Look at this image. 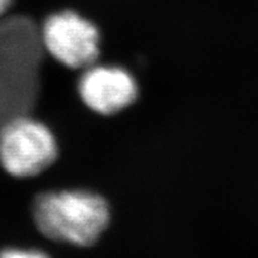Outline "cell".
<instances>
[{"label":"cell","instance_id":"cell-4","mask_svg":"<svg viewBox=\"0 0 258 258\" xmlns=\"http://www.w3.org/2000/svg\"><path fill=\"white\" fill-rule=\"evenodd\" d=\"M40 33L45 50L68 68L87 69L98 58V29L73 11L51 15Z\"/></svg>","mask_w":258,"mask_h":258},{"label":"cell","instance_id":"cell-7","mask_svg":"<svg viewBox=\"0 0 258 258\" xmlns=\"http://www.w3.org/2000/svg\"><path fill=\"white\" fill-rule=\"evenodd\" d=\"M11 4H12V0H0V17L7 12Z\"/></svg>","mask_w":258,"mask_h":258},{"label":"cell","instance_id":"cell-1","mask_svg":"<svg viewBox=\"0 0 258 258\" xmlns=\"http://www.w3.org/2000/svg\"><path fill=\"white\" fill-rule=\"evenodd\" d=\"M44 50L29 17H0V125L29 115L37 102Z\"/></svg>","mask_w":258,"mask_h":258},{"label":"cell","instance_id":"cell-2","mask_svg":"<svg viewBox=\"0 0 258 258\" xmlns=\"http://www.w3.org/2000/svg\"><path fill=\"white\" fill-rule=\"evenodd\" d=\"M33 215L45 236L79 246L94 244L109 221L107 202L87 191L42 194L34 202Z\"/></svg>","mask_w":258,"mask_h":258},{"label":"cell","instance_id":"cell-6","mask_svg":"<svg viewBox=\"0 0 258 258\" xmlns=\"http://www.w3.org/2000/svg\"><path fill=\"white\" fill-rule=\"evenodd\" d=\"M0 258H50L46 253L34 249L10 248L0 251Z\"/></svg>","mask_w":258,"mask_h":258},{"label":"cell","instance_id":"cell-5","mask_svg":"<svg viewBox=\"0 0 258 258\" xmlns=\"http://www.w3.org/2000/svg\"><path fill=\"white\" fill-rule=\"evenodd\" d=\"M82 100L100 115H113L137 98L136 81L126 70L115 66H89L78 83Z\"/></svg>","mask_w":258,"mask_h":258},{"label":"cell","instance_id":"cell-3","mask_svg":"<svg viewBox=\"0 0 258 258\" xmlns=\"http://www.w3.org/2000/svg\"><path fill=\"white\" fill-rule=\"evenodd\" d=\"M57 157L50 129L29 115L17 116L0 125V163L17 178L34 177Z\"/></svg>","mask_w":258,"mask_h":258}]
</instances>
